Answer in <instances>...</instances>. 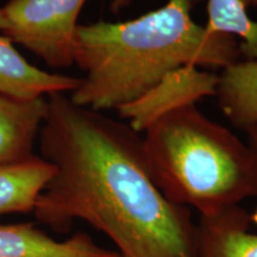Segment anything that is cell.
Wrapping results in <instances>:
<instances>
[{
    "instance_id": "1",
    "label": "cell",
    "mask_w": 257,
    "mask_h": 257,
    "mask_svg": "<svg viewBox=\"0 0 257 257\" xmlns=\"http://www.w3.org/2000/svg\"><path fill=\"white\" fill-rule=\"evenodd\" d=\"M37 142L55 168L35 205L42 224L66 233L86 221L120 257H199L191 210L162 194L130 125L54 93Z\"/></svg>"
},
{
    "instance_id": "2",
    "label": "cell",
    "mask_w": 257,
    "mask_h": 257,
    "mask_svg": "<svg viewBox=\"0 0 257 257\" xmlns=\"http://www.w3.org/2000/svg\"><path fill=\"white\" fill-rule=\"evenodd\" d=\"M200 0H167L125 22L79 24L73 64L85 73L69 93L76 105L119 110L182 67L224 69L240 59L238 41L207 34L192 17Z\"/></svg>"
},
{
    "instance_id": "3",
    "label": "cell",
    "mask_w": 257,
    "mask_h": 257,
    "mask_svg": "<svg viewBox=\"0 0 257 257\" xmlns=\"http://www.w3.org/2000/svg\"><path fill=\"white\" fill-rule=\"evenodd\" d=\"M144 131L150 175L173 204L210 216L257 197L249 146L195 104L168 112Z\"/></svg>"
},
{
    "instance_id": "4",
    "label": "cell",
    "mask_w": 257,
    "mask_h": 257,
    "mask_svg": "<svg viewBox=\"0 0 257 257\" xmlns=\"http://www.w3.org/2000/svg\"><path fill=\"white\" fill-rule=\"evenodd\" d=\"M87 0H9L0 6V34L53 68L73 66V43Z\"/></svg>"
},
{
    "instance_id": "5",
    "label": "cell",
    "mask_w": 257,
    "mask_h": 257,
    "mask_svg": "<svg viewBox=\"0 0 257 257\" xmlns=\"http://www.w3.org/2000/svg\"><path fill=\"white\" fill-rule=\"evenodd\" d=\"M218 74L199 67H182L169 73L146 94L118 111L136 133L144 131L160 117L186 105H197L199 99L216 95Z\"/></svg>"
},
{
    "instance_id": "6",
    "label": "cell",
    "mask_w": 257,
    "mask_h": 257,
    "mask_svg": "<svg viewBox=\"0 0 257 257\" xmlns=\"http://www.w3.org/2000/svg\"><path fill=\"white\" fill-rule=\"evenodd\" d=\"M89 234L76 232L56 240L31 223H0V257H117Z\"/></svg>"
},
{
    "instance_id": "7",
    "label": "cell",
    "mask_w": 257,
    "mask_h": 257,
    "mask_svg": "<svg viewBox=\"0 0 257 257\" xmlns=\"http://www.w3.org/2000/svg\"><path fill=\"white\" fill-rule=\"evenodd\" d=\"M79 83L80 78L49 73L31 64L15 43L0 34V94L32 100L54 93L69 94Z\"/></svg>"
},
{
    "instance_id": "8",
    "label": "cell",
    "mask_w": 257,
    "mask_h": 257,
    "mask_svg": "<svg viewBox=\"0 0 257 257\" xmlns=\"http://www.w3.org/2000/svg\"><path fill=\"white\" fill-rule=\"evenodd\" d=\"M46 113L47 96L22 100L0 94V167L35 155Z\"/></svg>"
},
{
    "instance_id": "9",
    "label": "cell",
    "mask_w": 257,
    "mask_h": 257,
    "mask_svg": "<svg viewBox=\"0 0 257 257\" xmlns=\"http://www.w3.org/2000/svg\"><path fill=\"white\" fill-rule=\"evenodd\" d=\"M251 217L239 206L200 216L197 224L199 257H257V233Z\"/></svg>"
},
{
    "instance_id": "10",
    "label": "cell",
    "mask_w": 257,
    "mask_h": 257,
    "mask_svg": "<svg viewBox=\"0 0 257 257\" xmlns=\"http://www.w3.org/2000/svg\"><path fill=\"white\" fill-rule=\"evenodd\" d=\"M223 114L245 131L257 124V62L238 60L218 74L216 95Z\"/></svg>"
},
{
    "instance_id": "11",
    "label": "cell",
    "mask_w": 257,
    "mask_h": 257,
    "mask_svg": "<svg viewBox=\"0 0 257 257\" xmlns=\"http://www.w3.org/2000/svg\"><path fill=\"white\" fill-rule=\"evenodd\" d=\"M54 172V166L37 155L0 167V216L34 212Z\"/></svg>"
},
{
    "instance_id": "12",
    "label": "cell",
    "mask_w": 257,
    "mask_h": 257,
    "mask_svg": "<svg viewBox=\"0 0 257 257\" xmlns=\"http://www.w3.org/2000/svg\"><path fill=\"white\" fill-rule=\"evenodd\" d=\"M204 28L207 34L239 38L240 57L257 62V21L250 17L242 0H207Z\"/></svg>"
},
{
    "instance_id": "13",
    "label": "cell",
    "mask_w": 257,
    "mask_h": 257,
    "mask_svg": "<svg viewBox=\"0 0 257 257\" xmlns=\"http://www.w3.org/2000/svg\"><path fill=\"white\" fill-rule=\"evenodd\" d=\"M245 134L246 137H248L246 144H248L250 150L252 152L253 157H255L257 163V124L253 125L251 127H249L248 130H245Z\"/></svg>"
},
{
    "instance_id": "14",
    "label": "cell",
    "mask_w": 257,
    "mask_h": 257,
    "mask_svg": "<svg viewBox=\"0 0 257 257\" xmlns=\"http://www.w3.org/2000/svg\"><path fill=\"white\" fill-rule=\"evenodd\" d=\"M133 0H111L110 10L113 14H119L123 10L127 9Z\"/></svg>"
},
{
    "instance_id": "15",
    "label": "cell",
    "mask_w": 257,
    "mask_h": 257,
    "mask_svg": "<svg viewBox=\"0 0 257 257\" xmlns=\"http://www.w3.org/2000/svg\"><path fill=\"white\" fill-rule=\"evenodd\" d=\"M243 4L246 6V8H256V2L257 0H242Z\"/></svg>"
},
{
    "instance_id": "16",
    "label": "cell",
    "mask_w": 257,
    "mask_h": 257,
    "mask_svg": "<svg viewBox=\"0 0 257 257\" xmlns=\"http://www.w3.org/2000/svg\"><path fill=\"white\" fill-rule=\"evenodd\" d=\"M117 257H120V256H119V253H118V256H117Z\"/></svg>"
},
{
    "instance_id": "17",
    "label": "cell",
    "mask_w": 257,
    "mask_h": 257,
    "mask_svg": "<svg viewBox=\"0 0 257 257\" xmlns=\"http://www.w3.org/2000/svg\"><path fill=\"white\" fill-rule=\"evenodd\" d=\"M256 8H257V2H256Z\"/></svg>"
}]
</instances>
